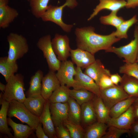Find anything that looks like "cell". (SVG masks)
I'll use <instances>...</instances> for the list:
<instances>
[{
    "mask_svg": "<svg viewBox=\"0 0 138 138\" xmlns=\"http://www.w3.org/2000/svg\"><path fill=\"white\" fill-rule=\"evenodd\" d=\"M50 102L46 100L43 111L39 117L46 134L50 138L57 137L55 129L53 122L50 109Z\"/></svg>",
    "mask_w": 138,
    "mask_h": 138,
    "instance_id": "cell-16",
    "label": "cell"
},
{
    "mask_svg": "<svg viewBox=\"0 0 138 138\" xmlns=\"http://www.w3.org/2000/svg\"><path fill=\"white\" fill-rule=\"evenodd\" d=\"M70 95L80 106L92 100L96 96L92 92L84 88L70 89Z\"/></svg>",
    "mask_w": 138,
    "mask_h": 138,
    "instance_id": "cell-31",
    "label": "cell"
},
{
    "mask_svg": "<svg viewBox=\"0 0 138 138\" xmlns=\"http://www.w3.org/2000/svg\"><path fill=\"white\" fill-rule=\"evenodd\" d=\"M94 27L89 26L76 28L75 31L77 48L94 55L101 50H105L120 40L116 37L114 31L107 35L95 32Z\"/></svg>",
    "mask_w": 138,
    "mask_h": 138,
    "instance_id": "cell-1",
    "label": "cell"
},
{
    "mask_svg": "<svg viewBox=\"0 0 138 138\" xmlns=\"http://www.w3.org/2000/svg\"><path fill=\"white\" fill-rule=\"evenodd\" d=\"M81 122L87 126L96 122V116L93 107L92 100L81 105Z\"/></svg>",
    "mask_w": 138,
    "mask_h": 138,
    "instance_id": "cell-23",
    "label": "cell"
},
{
    "mask_svg": "<svg viewBox=\"0 0 138 138\" xmlns=\"http://www.w3.org/2000/svg\"><path fill=\"white\" fill-rule=\"evenodd\" d=\"M138 6V0H127L125 7L127 8H134Z\"/></svg>",
    "mask_w": 138,
    "mask_h": 138,
    "instance_id": "cell-44",
    "label": "cell"
},
{
    "mask_svg": "<svg viewBox=\"0 0 138 138\" xmlns=\"http://www.w3.org/2000/svg\"><path fill=\"white\" fill-rule=\"evenodd\" d=\"M46 100L41 95L28 97L23 103L32 113L39 117L43 111Z\"/></svg>",
    "mask_w": 138,
    "mask_h": 138,
    "instance_id": "cell-19",
    "label": "cell"
},
{
    "mask_svg": "<svg viewBox=\"0 0 138 138\" xmlns=\"http://www.w3.org/2000/svg\"><path fill=\"white\" fill-rule=\"evenodd\" d=\"M84 73L92 78L98 85L100 79L103 74H111L110 71L105 68L99 59L96 60L94 63L87 67Z\"/></svg>",
    "mask_w": 138,
    "mask_h": 138,
    "instance_id": "cell-20",
    "label": "cell"
},
{
    "mask_svg": "<svg viewBox=\"0 0 138 138\" xmlns=\"http://www.w3.org/2000/svg\"><path fill=\"white\" fill-rule=\"evenodd\" d=\"M132 136L135 138H138V121L135 122L132 125L130 129Z\"/></svg>",
    "mask_w": 138,
    "mask_h": 138,
    "instance_id": "cell-42",
    "label": "cell"
},
{
    "mask_svg": "<svg viewBox=\"0 0 138 138\" xmlns=\"http://www.w3.org/2000/svg\"><path fill=\"white\" fill-rule=\"evenodd\" d=\"M18 15L17 10L8 4L0 5V28L4 29L8 27Z\"/></svg>",
    "mask_w": 138,
    "mask_h": 138,
    "instance_id": "cell-18",
    "label": "cell"
},
{
    "mask_svg": "<svg viewBox=\"0 0 138 138\" xmlns=\"http://www.w3.org/2000/svg\"><path fill=\"white\" fill-rule=\"evenodd\" d=\"M6 85L3 84L1 82H0V90L4 93L6 88Z\"/></svg>",
    "mask_w": 138,
    "mask_h": 138,
    "instance_id": "cell-46",
    "label": "cell"
},
{
    "mask_svg": "<svg viewBox=\"0 0 138 138\" xmlns=\"http://www.w3.org/2000/svg\"><path fill=\"white\" fill-rule=\"evenodd\" d=\"M77 5L76 0H66L63 5L60 6L49 5L41 18L43 21H50L54 23L59 26L64 32H69L74 25L67 24L63 22L62 18L63 10L66 7L73 9Z\"/></svg>",
    "mask_w": 138,
    "mask_h": 138,
    "instance_id": "cell-2",
    "label": "cell"
},
{
    "mask_svg": "<svg viewBox=\"0 0 138 138\" xmlns=\"http://www.w3.org/2000/svg\"><path fill=\"white\" fill-rule=\"evenodd\" d=\"M18 67L17 62H11L7 60V57L0 58V73L7 82L9 79L18 71Z\"/></svg>",
    "mask_w": 138,
    "mask_h": 138,
    "instance_id": "cell-28",
    "label": "cell"
},
{
    "mask_svg": "<svg viewBox=\"0 0 138 138\" xmlns=\"http://www.w3.org/2000/svg\"><path fill=\"white\" fill-rule=\"evenodd\" d=\"M51 37L48 34L40 38L37 43L45 59L50 71L55 72L59 68L61 62L57 58L53 49Z\"/></svg>",
    "mask_w": 138,
    "mask_h": 138,
    "instance_id": "cell-7",
    "label": "cell"
},
{
    "mask_svg": "<svg viewBox=\"0 0 138 138\" xmlns=\"http://www.w3.org/2000/svg\"><path fill=\"white\" fill-rule=\"evenodd\" d=\"M99 4L94 9L92 13L87 19L89 21L96 16L101 10L107 9L111 12H118L125 7L126 2L124 0H99Z\"/></svg>",
    "mask_w": 138,
    "mask_h": 138,
    "instance_id": "cell-17",
    "label": "cell"
},
{
    "mask_svg": "<svg viewBox=\"0 0 138 138\" xmlns=\"http://www.w3.org/2000/svg\"><path fill=\"white\" fill-rule=\"evenodd\" d=\"M24 76L21 74H15L7 82L2 98L10 102L16 100L23 103L26 98L24 93Z\"/></svg>",
    "mask_w": 138,
    "mask_h": 138,
    "instance_id": "cell-3",
    "label": "cell"
},
{
    "mask_svg": "<svg viewBox=\"0 0 138 138\" xmlns=\"http://www.w3.org/2000/svg\"><path fill=\"white\" fill-rule=\"evenodd\" d=\"M133 105L125 112L116 118H110L107 124L108 126H113L118 128L129 130L135 122Z\"/></svg>",
    "mask_w": 138,
    "mask_h": 138,
    "instance_id": "cell-11",
    "label": "cell"
},
{
    "mask_svg": "<svg viewBox=\"0 0 138 138\" xmlns=\"http://www.w3.org/2000/svg\"><path fill=\"white\" fill-rule=\"evenodd\" d=\"M119 72L138 79V64L136 62L125 63L120 67Z\"/></svg>",
    "mask_w": 138,
    "mask_h": 138,
    "instance_id": "cell-37",
    "label": "cell"
},
{
    "mask_svg": "<svg viewBox=\"0 0 138 138\" xmlns=\"http://www.w3.org/2000/svg\"><path fill=\"white\" fill-rule=\"evenodd\" d=\"M134 39L128 44L119 47L111 46L105 50L106 52L113 53L119 57L124 59L125 63L136 62L138 53V29L136 26L134 32Z\"/></svg>",
    "mask_w": 138,
    "mask_h": 138,
    "instance_id": "cell-6",
    "label": "cell"
},
{
    "mask_svg": "<svg viewBox=\"0 0 138 138\" xmlns=\"http://www.w3.org/2000/svg\"><path fill=\"white\" fill-rule=\"evenodd\" d=\"M61 85L55 72L50 71L42 78L41 95L46 100H48L53 92Z\"/></svg>",
    "mask_w": 138,
    "mask_h": 138,
    "instance_id": "cell-12",
    "label": "cell"
},
{
    "mask_svg": "<svg viewBox=\"0 0 138 138\" xmlns=\"http://www.w3.org/2000/svg\"><path fill=\"white\" fill-rule=\"evenodd\" d=\"M117 12H111L109 15L101 16L99 18L101 23L104 25H110L116 28L125 20L121 17L117 15Z\"/></svg>",
    "mask_w": 138,
    "mask_h": 138,
    "instance_id": "cell-35",
    "label": "cell"
},
{
    "mask_svg": "<svg viewBox=\"0 0 138 138\" xmlns=\"http://www.w3.org/2000/svg\"><path fill=\"white\" fill-rule=\"evenodd\" d=\"M108 126L106 123L96 122L87 126L84 138H102L106 134Z\"/></svg>",
    "mask_w": 138,
    "mask_h": 138,
    "instance_id": "cell-25",
    "label": "cell"
},
{
    "mask_svg": "<svg viewBox=\"0 0 138 138\" xmlns=\"http://www.w3.org/2000/svg\"><path fill=\"white\" fill-rule=\"evenodd\" d=\"M56 136L59 138H71L68 130L66 129L63 124L55 127Z\"/></svg>",
    "mask_w": 138,
    "mask_h": 138,
    "instance_id": "cell-40",
    "label": "cell"
},
{
    "mask_svg": "<svg viewBox=\"0 0 138 138\" xmlns=\"http://www.w3.org/2000/svg\"><path fill=\"white\" fill-rule=\"evenodd\" d=\"M41 124L40 122L35 130L37 137L38 138H49L42 128Z\"/></svg>",
    "mask_w": 138,
    "mask_h": 138,
    "instance_id": "cell-41",
    "label": "cell"
},
{
    "mask_svg": "<svg viewBox=\"0 0 138 138\" xmlns=\"http://www.w3.org/2000/svg\"><path fill=\"white\" fill-rule=\"evenodd\" d=\"M51 43L53 50L58 59L61 62L67 60L70 56L71 49L68 36L56 33L52 40Z\"/></svg>",
    "mask_w": 138,
    "mask_h": 138,
    "instance_id": "cell-10",
    "label": "cell"
},
{
    "mask_svg": "<svg viewBox=\"0 0 138 138\" xmlns=\"http://www.w3.org/2000/svg\"><path fill=\"white\" fill-rule=\"evenodd\" d=\"M43 76V72L39 70L31 77L29 87L26 93L27 97H36L41 95L42 81Z\"/></svg>",
    "mask_w": 138,
    "mask_h": 138,
    "instance_id": "cell-22",
    "label": "cell"
},
{
    "mask_svg": "<svg viewBox=\"0 0 138 138\" xmlns=\"http://www.w3.org/2000/svg\"><path fill=\"white\" fill-rule=\"evenodd\" d=\"M68 120L75 124L81 123V107L73 98L70 97L68 101Z\"/></svg>",
    "mask_w": 138,
    "mask_h": 138,
    "instance_id": "cell-30",
    "label": "cell"
},
{
    "mask_svg": "<svg viewBox=\"0 0 138 138\" xmlns=\"http://www.w3.org/2000/svg\"><path fill=\"white\" fill-rule=\"evenodd\" d=\"M111 74H105L101 77L98 85L100 90L107 88L114 85L111 80L110 77Z\"/></svg>",
    "mask_w": 138,
    "mask_h": 138,
    "instance_id": "cell-39",
    "label": "cell"
},
{
    "mask_svg": "<svg viewBox=\"0 0 138 138\" xmlns=\"http://www.w3.org/2000/svg\"><path fill=\"white\" fill-rule=\"evenodd\" d=\"M76 71L72 61L67 60L61 62L60 66L56 73L61 85H66L75 89H81L74 77Z\"/></svg>",
    "mask_w": 138,
    "mask_h": 138,
    "instance_id": "cell-8",
    "label": "cell"
},
{
    "mask_svg": "<svg viewBox=\"0 0 138 138\" xmlns=\"http://www.w3.org/2000/svg\"><path fill=\"white\" fill-rule=\"evenodd\" d=\"M138 21L137 16L135 15L130 19L124 20L116 28L114 31L116 37L120 39H127L128 31L130 28Z\"/></svg>",
    "mask_w": 138,
    "mask_h": 138,
    "instance_id": "cell-34",
    "label": "cell"
},
{
    "mask_svg": "<svg viewBox=\"0 0 138 138\" xmlns=\"http://www.w3.org/2000/svg\"><path fill=\"white\" fill-rule=\"evenodd\" d=\"M0 104L1 107L0 110V132L9 138H14L8 126L7 121V112L9 102L2 98H0Z\"/></svg>",
    "mask_w": 138,
    "mask_h": 138,
    "instance_id": "cell-24",
    "label": "cell"
},
{
    "mask_svg": "<svg viewBox=\"0 0 138 138\" xmlns=\"http://www.w3.org/2000/svg\"><path fill=\"white\" fill-rule=\"evenodd\" d=\"M110 77L112 82L115 85H118L122 80V77L118 73L111 74Z\"/></svg>",
    "mask_w": 138,
    "mask_h": 138,
    "instance_id": "cell-43",
    "label": "cell"
},
{
    "mask_svg": "<svg viewBox=\"0 0 138 138\" xmlns=\"http://www.w3.org/2000/svg\"><path fill=\"white\" fill-rule=\"evenodd\" d=\"M72 61L77 67L85 69L95 61L94 55L89 52L77 48L71 49L70 51Z\"/></svg>",
    "mask_w": 138,
    "mask_h": 138,
    "instance_id": "cell-14",
    "label": "cell"
},
{
    "mask_svg": "<svg viewBox=\"0 0 138 138\" xmlns=\"http://www.w3.org/2000/svg\"><path fill=\"white\" fill-rule=\"evenodd\" d=\"M120 85L130 97L138 98V79L125 74L122 77Z\"/></svg>",
    "mask_w": 138,
    "mask_h": 138,
    "instance_id": "cell-26",
    "label": "cell"
},
{
    "mask_svg": "<svg viewBox=\"0 0 138 138\" xmlns=\"http://www.w3.org/2000/svg\"><path fill=\"white\" fill-rule=\"evenodd\" d=\"M136 62L138 64V53L137 55V57H136Z\"/></svg>",
    "mask_w": 138,
    "mask_h": 138,
    "instance_id": "cell-47",
    "label": "cell"
},
{
    "mask_svg": "<svg viewBox=\"0 0 138 138\" xmlns=\"http://www.w3.org/2000/svg\"><path fill=\"white\" fill-rule=\"evenodd\" d=\"M76 74L74 78L81 89L90 91L98 97H100V89L94 80L90 76L83 72L81 68H75Z\"/></svg>",
    "mask_w": 138,
    "mask_h": 138,
    "instance_id": "cell-15",
    "label": "cell"
},
{
    "mask_svg": "<svg viewBox=\"0 0 138 138\" xmlns=\"http://www.w3.org/2000/svg\"><path fill=\"white\" fill-rule=\"evenodd\" d=\"M107 131L102 138H119L123 134L130 133V130L109 126Z\"/></svg>",
    "mask_w": 138,
    "mask_h": 138,
    "instance_id": "cell-38",
    "label": "cell"
},
{
    "mask_svg": "<svg viewBox=\"0 0 138 138\" xmlns=\"http://www.w3.org/2000/svg\"><path fill=\"white\" fill-rule=\"evenodd\" d=\"M129 97L120 85H114L100 90V97L110 110L117 103Z\"/></svg>",
    "mask_w": 138,
    "mask_h": 138,
    "instance_id": "cell-9",
    "label": "cell"
},
{
    "mask_svg": "<svg viewBox=\"0 0 138 138\" xmlns=\"http://www.w3.org/2000/svg\"><path fill=\"white\" fill-rule=\"evenodd\" d=\"M7 116L10 118H17L34 130L40 123L39 117L32 113L23 103L16 100H13L9 102Z\"/></svg>",
    "mask_w": 138,
    "mask_h": 138,
    "instance_id": "cell-5",
    "label": "cell"
},
{
    "mask_svg": "<svg viewBox=\"0 0 138 138\" xmlns=\"http://www.w3.org/2000/svg\"><path fill=\"white\" fill-rule=\"evenodd\" d=\"M133 110L135 119L138 120V98H137L133 104Z\"/></svg>",
    "mask_w": 138,
    "mask_h": 138,
    "instance_id": "cell-45",
    "label": "cell"
},
{
    "mask_svg": "<svg viewBox=\"0 0 138 138\" xmlns=\"http://www.w3.org/2000/svg\"><path fill=\"white\" fill-rule=\"evenodd\" d=\"M92 102L97 121L107 124L110 118V109L106 106L100 97L96 95Z\"/></svg>",
    "mask_w": 138,
    "mask_h": 138,
    "instance_id": "cell-21",
    "label": "cell"
},
{
    "mask_svg": "<svg viewBox=\"0 0 138 138\" xmlns=\"http://www.w3.org/2000/svg\"><path fill=\"white\" fill-rule=\"evenodd\" d=\"M26 0L29 2L30 0Z\"/></svg>",
    "mask_w": 138,
    "mask_h": 138,
    "instance_id": "cell-48",
    "label": "cell"
},
{
    "mask_svg": "<svg viewBox=\"0 0 138 138\" xmlns=\"http://www.w3.org/2000/svg\"><path fill=\"white\" fill-rule=\"evenodd\" d=\"M8 125L12 128L14 132V138H27L34 130L28 125L17 123L11 118H7Z\"/></svg>",
    "mask_w": 138,
    "mask_h": 138,
    "instance_id": "cell-27",
    "label": "cell"
},
{
    "mask_svg": "<svg viewBox=\"0 0 138 138\" xmlns=\"http://www.w3.org/2000/svg\"><path fill=\"white\" fill-rule=\"evenodd\" d=\"M69 88L66 85H61L53 93L48 99L50 103L67 102L70 97Z\"/></svg>",
    "mask_w": 138,
    "mask_h": 138,
    "instance_id": "cell-32",
    "label": "cell"
},
{
    "mask_svg": "<svg viewBox=\"0 0 138 138\" xmlns=\"http://www.w3.org/2000/svg\"><path fill=\"white\" fill-rule=\"evenodd\" d=\"M129 97L114 105L110 110L111 118H117L126 111L133 105L136 98Z\"/></svg>",
    "mask_w": 138,
    "mask_h": 138,
    "instance_id": "cell-29",
    "label": "cell"
},
{
    "mask_svg": "<svg viewBox=\"0 0 138 138\" xmlns=\"http://www.w3.org/2000/svg\"><path fill=\"white\" fill-rule=\"evenodd\" d=\"M50 0H30L29 2L30 11L36 18H41L47 9Z\"/></svg>",
    "mask_w": 138,
    "mask_h": 138,
    "instance_id": "cell-33",
    "label": "cell"
},
{
    "mask_svg": "<svg viewBox=\"0 0 138 138\" xmlns=\"http://www.w3.org/2000/svg\"><path fill=\"white\" fill-rule=\"evenodd\" d=\"M50 109L52 120L55 127L63 124L68 120V104L64 103H50Z\"/></svg>",
    "mask_w": 138,
    "mask_h": 138,
    "instance_id": "cell-13",
    "label": "cell"
},
{
    "mask_svg": "<svg viewBox=\"0 0 138 138\" xmlns=\"http://www.w3.org/2000/svg\"><path fill=\"white\" fill-rule=\"evenodd\" d=\"M63 124L69 131L71 138H84L85 132L80 124H75L68 120Z\"/></svg>",
    "mask_w": 138,
    "mask_h": 138,
    "instance_id": "cell-36",
    "label": "cell"
},
{
    "mask_svg": "<svg viewBox=\"0 0 138 138\" xmlns=\"http://www.w3.org/2000/svg\"><path fill=\"white\" fill-rule=\"evenodd\" d=\"M137 121H138V120H137Z\"/></svg>",
    "mask_w": 138,
    "mask_h": 138,
    "instance_id": "cell-50",
    "label": "cell"
},
{
    "mask_svg": "<svg viewBox=\"0 0 138 138\" xmlns=\"http://www.w3.org/2000/svg\"><path fill=\"white\" fill-rule=\"evenodd\" d=\"M9 44L7 60L17 62L28 51L29 46L26 39L22 35L11 32L7 36Z\"/></svg>",
    "mask_w": 138,
    "mask_h": 138,
    "instance_id": "cell-4",
    "label": "cell"
},
{
    "mask_svg": "<svg viewBox=\"0 0 138 138\" xmlns=\"http://www.w3.org/2000/svg\"><path fill=\"white\" fill-rule=\"evenodd\" d=\"M137 28H138V26H137Z\"/></svg>",
    "mask_w": 138,
    "mask_h": 138,
    "instance_id": "cell-49",
    "label": "cell"
}]
</instances>
